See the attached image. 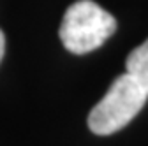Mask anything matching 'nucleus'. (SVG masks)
<instances>
[{
  "label": "nucleus",
  "mask_w": 148,
  "mask_h": 146,
  "mask_svg": "<svg viewBox=\"0 0 148 146\" xmlns=\"http://www.w3.org/2000/svg\"><path fill=\"white\" fill-rule=\"evenodd\" d=\"M148 93L131 76L122 74L109 86L99 104L88 115V127L97 136L115 134L131 121L145 106Z\"/></svg>",
  "instance_id": "obj_2"
},
{
  "label": "nucleus",
  "mask_w": 148,
  "mask_h": 146,
  "mask_svg": "<svg viewBox=\"0 0 148 146\" xmlns=\"http://www.w3.org/2000/svg\"><path fill=\"white\" fill-rule=\"evenodd\" d=\"M125 67H127V74H131L148 93V39L129 53Z\"/></svg>",
  "instance_id": "obj_3"
},
{
  "label": "nucleus",
  "mask_w": 148,
  "mask_h": 146,
  "mask_svg": "<svg viewBox=\"0 0 148 146\" xmlns=\"http://www.w3.org/2000/svg\"><path fill=\"white\" fill-rule=\"evenodd\" d=\"M4 51H5V37H4V32L0 30V62H2Z\"/></svg>",
  "instance_id": "obj_4"
},
{
  "label": "nucleus",
  "mask_w": 148,
  "mask_h": 146,
  "mask_svg": "<svg viewBox=\"0 0 148 146\" xmlns=\"http://www.w3.org/2000/svg\"><path fill=\"white\" fill-rule=\"evenodd\" d=\"M116 30V20L92 0H78L64 14L60 41L74 55L101 48Z\"/></svg>",
  "instance_id": "obj_1"
}]
</instances>
